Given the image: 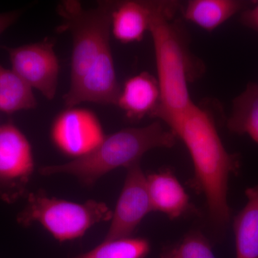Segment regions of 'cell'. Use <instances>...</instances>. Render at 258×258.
<instances>
[{"mask_svg": "<svg viewBox=\"0 0 258 258\" xmlns=\"http://www.w3.org/2000/svg\"><path fill=\"white\" fill-rule=\"evenodd\" d=\"M245 195L247 203L234 219L236 258H258V184Z\"/></svg>", "mask_w": 258, "mask_h": 258, "instance_id": "15", "label": "cell"}, {"mask_svg": "<svg viewBox=\"0 0 258 258\" xmlns=\"http://www.w3.org/2000/svg\"><path fill=\"white\" fill-rule=\"evenodd\" d=\"M10 57L12 70L47 99L55 98L58 84L59 62L54 42L45 40L22 46H1Z\"/></svg>", "mask_w": 258, "mask_h": 258, "instance_id": "8", "label": "cell"}, {"mask_svg": "<svg viewBox=\"0 0 258 258\" xmlns=\"http://www.w3.org/2000/svg\"><path fill=\"white\" fill-rule=\"evenodd\" d=\"M227 126L232 133L249 136L258 145V83H248L233 100Z\"/></svg>", "mask_w": 258, "mask_h": 258, "instance_id": "16", "label": "cell"}, {"mask_svg": "<svg viewBox=\"0 0 258 258\" xmlns=\"http://www.w3.org/2000/svg\"><path fill=\"white\" fill-rule=\"evenodd\" d=\"M115 2L102 1L86 9L81 2L64 0L57 6L61 18L57 32H69L73 40L71 85L78 86L110 45L111 14Z\"/></svg>", "mask_w": 258, "mask_h": 258, "instance_id": "4", "label": "cell"}, {"mask_svg": "<svg viewBox=\"0 0 258 258\" xmlns=\"http://www.w3.org/2000/svg\"><path fill=\"white\" fill-rule=\"evenodd\" d=\"M175 134L160 122L140 128H128L106 136L91 154L57 165L42 166V175L67 174L74 176L85 186H92L102 176L119 167L126 169L139 163L146 153L157 148L175 145Z\"/></svg>", "mask_w": 258, "mask_h": 258, "instance_id": "3", "label": "cell"}, {"mask_svg": "<svg viewBox=\"0 0 258 258\" xmlns=\"http://www.w3.org/2000/svg\"><path fill=\"white\" fill-rule=\"evenodd\" d=\"M50 137L55 147L74 160L91 154L106 136L94 112L75 106L57 115L51 126Z\"/></svg>", "mask_w": 258, "mask_h": 258, "instance_id": "7", "label": "cell"}, {"mask_svg": "<svg viewBox=\"0 0 258 258\" xmlns=\"http://www.w3.org/2000/svg\"><path fill=\"white\" fill-rule=\"evenodd\" d=\"M254 3L242 0H191L186 3L183 15L188 21L212 32Z\"/></svg>", "mask_w": 258, "mask_h": 258, "instance_id": "14", "label": "cell"}, {"mask_svg": "<svg viewBox=\"0 0 258 258\" xmlns=\"http://www.w3.org/2000/svg\"><path fill=\"white\" fill-rule=\"evenodd\" d=\"M21 15L20 10L0 13V35L18 20Z\"/></svg>", "mask_w": 258, "mask_h": 258, "instance_id": "21", "label": "cell"}, {"mask_svg": "<svg viewBox=\"0 0 258 258\" xmlns=\"http://www.w3.org/2000/svg\"><path fill=\"white\" fill-rule=\"evenodd\" d=\"M179 9L175 2L154 1L149 29L161 93L160 104L151 117L165 123L193 104L188 83L198 74L184 28L174 20Z\"/></svg>", "mask_w": 258, "mask_h": 258, "instance_id": "2", "label": "cell"}, {"mask_svg": "<svg viewBox=\"0 0 258 258\" xmlns=\"http://www.w3.org/2000/svg\"><path fill=\"white\" fill-rule=\"evenodd\" d=\"M150 249L146 239L128 237L103 240L95 248L73 258H145Z\"/></svg>", "mask_w": 258, "mask_h": 258, "instance_id": "18", "label": "cell"}, {"mask_svg": "<svg viewBox=\"0 0 258 258\" xmlns=\"http://www.w3.org/2000/svg\"><path fill=\"white\" fill-rule=\"evenodd\" d=\"M240 20L244 26L250 28L258 34V2L240 13Z\"/></svg>", "mask_w": 258, "mask_h": 258, "instance_id": "20", "label": "cell"}, {"mask_svg": "<svg viewBox=\"0 0 258 258\" xmlns=\"http://www.w3.org/2000/svg\"><path fill=\"white\" fill-rule=\"evenodd\" d=\"M160 101V88L157 78L142 72L125 81L116 106L125 112L127 118L137 121L146 115L152 116Z\"/></svg>", "mask_w": 258, "mask_h": 258, "instance_id": "11", "label": "cell"}, {"mask_svg": "<svg viewBox=\"0 0 258 258\" xmlns=\"http://www.w3.org/2000/svg\"><path fill=\"white\" fill-rule=\"evenodd\" d=\"M35 171L31 144L13 123L0 126V198L14 203L25 193Z\"/></svg>", "mask_w": 258, "mask_h": 258, "instance_id": "6", "label": "cell"}, {"mask_svg": "<svg viewBox=\"0 0 258 258\" xmlns=\"http://www.w3.org/2000/svg\"><path fill=\"white\" fill-rule=\"evenodd\" d=\"M113 212L106 204L96 200L77 203L49 197L38 190L30 193L18 222L28 227L39 223L60 242L83 237L93 226L111 220Z\"/></svg>", "mask_w": 258, "mask_h": 258, "instance_id": "5", "label": "cell"}, {"mask_svg": "<svg viewBox=\"0 0 258 258\" xmlns=\"http://www.w3.org/2000/svg\"><path fill=\"white\" fill-rule=\"evenodd\" d=\"M152 211L147 176L137 163L127 169L124 184L104 240L132 237L141 222Z\"/></svg>", "mask_w": 258, "mask_h": 258, "instance_id": "9", "label": "cell"}, {"mask_svg": "<svg viewBox=\"0 0 258 258\" xmlns=\"http://www.w3.org/2000/svg\"><path fill=\"white\" fill-rule=\"evenodd\" d=\"M120 90L109 46L103 50L78 86L66 93L64 106L71 108L84 102L117 105Z\"/></svg>", "mask_w": 258, "mask_h": 258, "instance_id": "10", "label": "cell"}, {"mask_svg": "<svg viewBox=\"0 0 258 258\" xmlns=\"http://www.w3.org/2000/svg\"><path fill=\"white\" fill-rule=\"evenodd\" d=\"M161 258H175V257L173 254L172 249H169V250L164 252L161 255Z\"/></svg>", "mask_w": 258, "mask_h": 258, "instance_id": "22", "label": "cell"}, {"mask_svg": "<svg viewBox=\"0 0 258 258\" xmlns=\"http://www.w3.org/2000/svg\"><path fill=\"white\" fill-rule=\"evenodd\" d=\"M37 105L32 88L13 70L0 64V111L14 113L34 109Z\"/></svg>", "mask_w": 258, "mask_h": 258, "instance_id": "17", "label": "cell"}, {"mask_svg": "<svg viewBox=\"0 0 258 258\" xmlns=\"http://www.w3.org/2000/svg\"><path fill=\"white\" fill-rule=\"evenodd\" d=\"M154 1L115 2L111 14V30L123 44L139 42L149 31Z\"/></svg>", "mask_w": 258, "mask_h": 258, "instance_id": "12", "label": "cell"}, {"mask_svg": "<svg viewBox=\"0 0 258 258\" xmlns=\"http://www.w3.org/2000/svg\"><path fill=\"white\" fill-rule=\"evenodd\" d=\"M147 179L153 211L162 212L171 220L189 211V196L171 171L154 173L147 176Z\"/></svg>", "mask_w": 258, "mask_h": 258, "instance_id": "13", "label": "cell"}, {"mask_svg": "<svg viewBox=\"0 0 258 258\" xmlns=\"http://www.w3.org/2000/svg\"><path fill=\"white\" fill-rule=\"evenodd\" d=\"M166 124L189 151L195 169L191 185L205 196L212 230L225 233L232 217L227 202L229 179L240 170V157L227 152L212 115L195 103Z\"/></svg>", "mask_w": 258, "mask_h": 258, "instance_id": "1", "label": "cell"}, {"mask_svg": "<svg viewBox=\"0 0 258 258\" xmlns=\"http://www.w3.org/2000/svg\"><path fill=\"white\" fill-rule=\"evenodd\" d=\"M172 252L175 258H216L208 239L198 231L185 236Z\"/></svg>", "mask_w": 258, "mask_h": 258, "instance_id": "19", "label": "cell"}]
</instances>
